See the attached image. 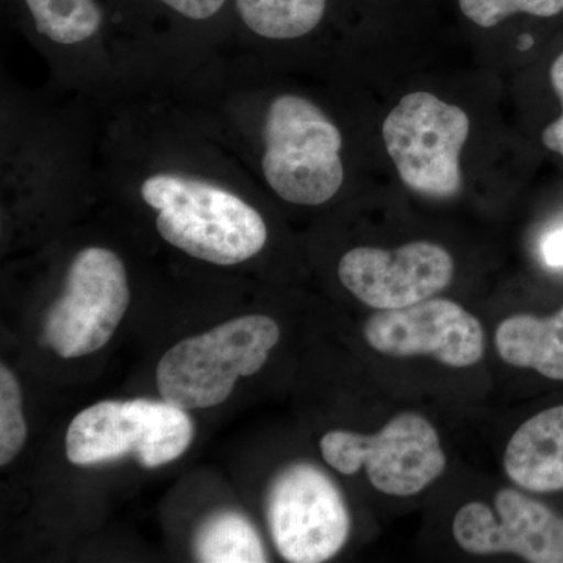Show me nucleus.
I'll return each mask as SVG.
<instances>
[{
    "mask_svg": "<svg viewBox=\"0 0 563 563\" xmlns=\"http://www.w3.org/2000/svg\"><path fill=\"white\" fill-rule=\"evenodd\" d=\"M496 514L468 503L455 514V542L474 555L515 554L531 563H563V518L514 488L495 496Z\"/></svg>",
    "mask_w": 563,
    "mask_h": 563,
    "instance_id": "9d476101",
    "label": "nucleus"
},
{
    "mask_svg": "<svg viewBox=\"0 0 563 563\" xmlns=\"http://www.w3.org/2000/svg\"><path fill=\"white\" fill-rule=\"evenodd\" d=\"M129 303L131 287L120 255L85 247L70 262L65 290L46 314L44 339L63 358L92 354L110 342Z\"/></svg>",
    "mask_w": 563,
    "mask_h": 563,
    "instance_id": "0eeeda50",
    "label": "nucleus"
},
{
    "mask_svg": "<svg viewBox=\"0 0 563 563\" xmlns=\"http://www.w3.org/2000/svg\"><path fill=\"white\" fill-rule=\"evenodd\" d=\"M466 20L483 29L496 27L517 14L553 18L563 11V0H459Z\"/></svg>",
    "mask_w": 563,
    "mask_h": 563,
    "instance_id": "f3484780",
    "label": "nucleus"
},
{
    "mask_svg": "<svg viewBox=\"0 0 563 563\" xmlns=\"http://www.w3.org/2000/svg\"><path fill=\"white\" fill-rule=\"evenodd\" d=\"M195 437L190 415L165 401H103L81 410L66 432V455L91 466L135 455L144 468L179 459Z\"/></svg>",
    "mask_w": 563,
    "mask_h": 563,
    "instance_id": "20e7f679",
    "label": "nucleus"
},
{
    "mask_svg": "<svg viewBox=\"0 0 563 563\" xmlns=\"http://www.w3.org/2000/svg\"><path fill=\"white\" fill-rule=\"evenodd\" d=\"M343 136L310 99L284 92L266 106L262 122L263 179L284 201L321 206L344 180Z\"/></svg>",
    "mask_w": 563,
    "mask_h": 563,
    "instance_id": "f03ea898",
    "label": "nucleus"
},
{
    "mask_svg": "<svg viewBox=\"0 0 563 563\" xmlns=\"http://www.w3.org/2000/svg\"><path fill=\"white\" fill-rule=\"evenodd\" d=\"M542 254L547 265L563 268V229L551 232L542 244Z\"/></svg>",
    "mask_w": 563,
    "mask_h": 563,
    "instance_id": "aec40b11",
    "label": "nucleus"
},
{
    "mask_svg": "<svg viewBox=\"0 0 563 563\" xmlns=\"http://www.w3.org/2000/svg\"><path fill=\"white\" fill-rule=\"evenodd\" d=\"M132 3L191 27L217 25L232 18V0H133Z\"/></svg>",
    "mask_w": 563,
    "mask_h": 563,
    "instance_id": "a211bd4d",
    "label": "nucleus"
},
{
    "mask_svg": "<svg viewBox=\"0 0 563 563\" xmlns=\"http://www.w3.org/2000/svg\"><path fill=\"white\" fill-rule=\"evenodd\" d=\"M320 448L333 470L350 476L365 468L373 487L391 496L417 495L446 468L439 433L413 412L396 415L374 435L328 432Z\"/></svg>",
    "mask_w": 563,
    "mask_h": 563,
    "instance_id": "423d86ee",
    "label": "nucleus"
},
{
    "mask_svg": "<svg viewBox=\"0 0 563 563\" xmlns=\"http://www.w3.org/2000/svg\"><path fill=\"white\" fill-rule=\"evenodd\" d=\"M273 542L291 563L329 561L346 544L351 518L340 488L312 463H291L276 474L266 496Z\"/></svg>",
    "mask_w": 563,
    "mask_h": 563,
    "instance_id": "6e6552de",
    "label": "nucleus"
},
{
    "mask_svg": "<svg viewBox=\"0 0 563 563\" xmlns=\"http://www.w3.org/2000/svg\"><path fill=\"white\" fill-rule=\"evenodd\" d=\"M35 35L62 49L96 43L109 24L103 0H16Z\"/></svg>",
    "mask_w": 563,
    "mask_h": 563,
    "instance_id": "4468645a",
    "label": "nucleus"
},
{
    "mask_svg": "<svg viewBox=\"0 0 563 563\" xmlns=\"http://www.w3.org/2000/svg\"><path fill=\"white\" fill-rule=\"evenodd\" d=\"M468 133L465 111L428 91L404 96L383 128L385 147L404 184L435 199L461 191V151Z\"/></svg>",
    "mask_w": 563,
    "mask_h": 563,
    "instance_id": "39448f33",
    "label": "nucleus"
},
{
    "mask_svg": "<svg viewBox=\"0 0 563 563\" xmlns=\"http://www.w3.org/2000/svg\"><path fill=\"white\" fill-rule=\"evenodd\" d=\"M27 440V424L22 413L21 388L14 374L0 368V465L13 461Z\"/></svg>",
    "mask_w": 563,
    "mask_h": 563,
    "instance_id": "dca6fc26",
    "label": "nucleus"
},
{
    "mask_svg": "<svg viewBox=\"0 0 563 563\" xmlns=\"http://www.w3.org/2000/svg\"><path fill=\"white\" fill-rule=\"evenodd\" d=\"M139 191L155 213L158 235L198 261L240 265L261 254L268 242L261 211L220 179L158 168L141 177Z\"/></svg>",
    "mask_w": 563,
    "mask_h": 563,
    "instance_id": "f257e3e1",
    "label": "nucleus"
},
{
    "mask_svg": "<svg viewBox=\"0 0 563 563\" xmlns=\"http://www.w3.org/2000/svg\"><path fill=\"white\" fill-rule=\"evenodd\" d=\"M363 335L374 351L390 357L429 355L443 365L466 368L484 357L479 320L450 299H426L368 318Z\"/></svg>",
    "mask_w": 563,
    "mask_h": 563,
    "instance_id": "1a4fd4ad",
    "label": "nucleus"
},
{
    "mask_svg": "<svg viewBox=\"0 0 563 563\" xmlns=\"http://www.w3.org/2000/svg\"><path fill=\"white\" fill-rule=\"evenodd\" d=\"M504 470L525 490H563V406L543 410L517 429L507 443Z\"/></svg>",
    "mask_w": 563,
    "mask_h": 563,
    "instance_id": "f8f14e48",
    "label": "nucleus"
},
{
    "mask_svg": "<svg viewBox=\"0 0 563 563\" xmlns=\"http://www.w3.org/2000/svg\"><path fill=\"white\" fill-rule=\"evenodd\" d=\"M495 344L509 365L563 380V309L548 318L528 313L507 318L496 329Z\"/></svg>",
    "mask_w": 563,
    "mask_h": 563,
    "instance_id": "ddd939ff",
    "label": "nucleus"
},
{
    "mask_svg": "<svg viewBox=\"0 0 563 563\" xmlns=\"http://www.w3.org/2000/svg\"><path fill=\"white\" fill-rule=\"evenodd\" d=\"M454 261L439 244L415 242L395 251L355 247L343 255L339 277L363 303L377 310L404 309L444 290Z\"/></svg>",
    "mask_w": 563,
    "mask_h": 563,
    "instance_id": "9b49d317",
    "label": "nucleus"
},
{
    "mask_svg": "<svg viewBox=\"0 0 563 563\" xmlns=\"http://www.w3.org/2000/svg\"><path fill=\"white\" fill-rule=\"evenodd\" d=\"M279 339L273 318L247 314L181 340L158 363V391L185 410L220 406L240 377L261 372Z\"/></svg>",
    "mask_w": 563,
    "mask_h": 563,
    "instance_id": "7ed1b4c3",
    "label": "nucleus"
},
{
    "mask_svg": "<svg viewBox=\"0 0 563 563\" xmlns=\"http://www.w3.org/2000/svg\"><path fill=\"white\" fill-rule=\"evenodd\" d=\"M192 551L196 561L203 563L268 562L257 529L235 510H221L207 518L196 532Z\"/></svg>",
    "mask_w": 563,
    "mask_h": 563,
    "instance_id": "2eb2a0df",
    "label": "nucleus"
},
{
    "mask_svg": "<svg viewBox=\"0 0 563 563\" xmlns=\"http://www.w3.org/2000/svg\"><path fill=\"white\" fill-rule=\"evenodd\" d=\"M551 84L555 95L561 99L562 114L558 121L544 129L542 140L548 150L558 152L563 157V54L559 55L551 66Z\"/></svg>",
    "mask_w": 563,
    "mask_h": 563,
    "instance_id": "6ab92c4d",
    "label": "nucleus"
}]
</instances>
